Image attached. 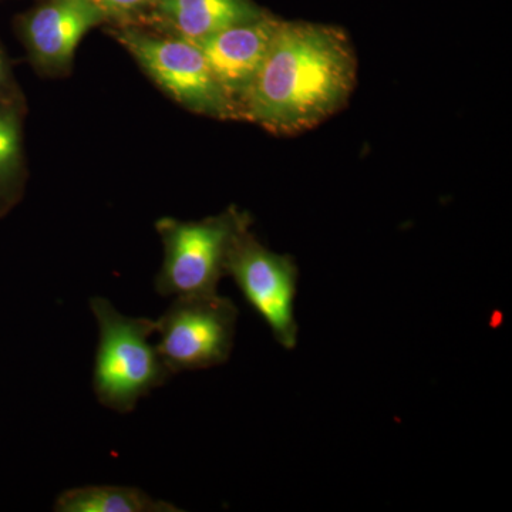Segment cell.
Masks as SVG:
<instances>
[{
    "label": "cell",
    "instance_id": "1",
    "mask_svg": "<svg viewBox=\"0 0 512 512\" xmlns=\"http://www.w3.org/2000/svg\"><path fill=\"white\" fill-rule=\"evenodd\" d=\"M355 82V53L342 30L281 22L238 114L276 133H298L343 106Z\"/></svg>",
    "mask_w": 512,
    "mask_h": 512
},
{
    "label": "cell",
    "instance_id": "2",
    "mask_svg": "<svg viewBox=\"0 0 512 512\" xmlns=\"http://www.w3.org/2000/svg\"><path fill=\"white\" fill-rule=\"evenodd\" d=\"M90 309L99 325L93 367L96 399L113 412H134L143 397L173 376L150 342L156 320L123 315L100 296L90 299Z\"/></svg>",
    "mask_w": 512,
    "mask_h": 512
},
{
    "label": "cell",
    "instance_id": "3",
    "mask_svg": "<svg viewBox=\"0 0 512 512\" xmlns=\"http://www.w3.org/2000/svg\"><path fill=\"white\" fill-rule=\"evenodd\" d=\"M249 224L248 215L235 208L201 221H157L164 247L163 265L154 284L158 295L177 298L217 293L221 279L227 276L229 251Z\"/></svg>",
    "mask_w": 512,
    "mask_h": 512
},
{
    "label": "cell",
    "instance_id": "4",
    "mask_svg": "<svg viewBox=\"0 0 512 512\" xmlns=\"http://www.w3.org/2000/svg\"><path fill=\"white\" fill-rule=\"evenodd\" d=\"M238 308L227 296H177L156 320V348L171 375L224 365L234 349Z\"/></svg>",
    "mask_w": 512,
    "mask_h": 512
},
{
    "label": "cell",
    "instance_id": "5",
    "mask_svg": "<svg viewBox=\"0 0 512 512\" xmlns=\"http://www.w3.org/2000/svg\"><path fill=\"white\" fill-rule=\"evenodd\" d=\"M116 37L144 72L181 106L218 119L239 117L237 104L215 79L197 43L134 29L121 30Z\"/></svg>",
    "mask_w": 512,
    "mask_h": 512
},
{
    "label": "cell",
    "instance_id": "6",
    "mask_svg": "<svg viewBox=\"0 0 512 512\" xmlns=\"http://www.w3.org/2000/svg\"><path fill=\"white\" fill-rule=\"evenodd\" d=\"M227 276H232L245 301L268 325L276 342L288 350L295 348L299 272L292 256L265 248L247 228L229 251Z\"/></svg>",
    "mask_w": 512,
    "mask_h": 512
},
{
    "label": "cell",
    "instance_id": "7",
    "mask_svg": "<svg viewBox=\"0 0 512 512\" xmlns=\"http://www.w3.org/2000/svg\"><path fill=\"white\" fill-rule=\"evenodd\" d=\"M106 19L96 0H50L25 16L20 30L36 66L62 73L72 66L83 37Z\"/></svg>",
    "mask_w": 512,
    "mask_h": 512
},
{
    "label": "cell",
    "instance_id": "8",
    "mask_svg": "<svg viewBox=\"0 0 512 512\" xmlns=\"http://www.w3.org/2000/svg\"><path fill=\"white\" fill-rule=\"evenodd\" d=\"M279 25L281 20L264 13L259 18L229 26L197 43L215 79L237 107L238 100L261 69Z\"/></svg>",
    "mask_w": 512,
    "mask_h": 512
},
{
    "label": "cell",
    "instance_id": "9",
    "mask_svg": "<svg viewBox=\"0 0 512 512\" xmlns=\"http://www.w3.org/2000/svg\"><path fill=\"white\" fill-rule=\"evenodd\" d=\"M156 6L171 36L194 43L264 15L251 0H157Z\"/></svg>",
    "mask_w": 512,
    "mask_h": 512
},
{
    "label": "cell",
    "instance_id": "10",
    "mask_svg": "<svg viewBox=\"0 0 512 512\" xmlns=\"http://www.w3.org/2000/svg\"><path fill=\"white\" fill-rule=\"evenodd\" d=\"M57 512H174L175 505L156 500L146 491L121 485L70 488L56 498Z\"/></svg>",
    "mask_w": 512,
    "mask_h": 512
},
{
    "label": "cell",
    "instance_id": "11",
    "mask_svg": "<svg viewBox=\"0 0 512 512\" xmlns=\"http://www.w3.org/2000/svg\"><path fill=\"white\" fill-rule=\"evenodd\" d=\"M22 178V126L18 110L0 103V214L15 204Z\"/></svg>",
    "mask_w": 512,
    "mask_h": 512
},
{
    "label": "cell",
    "instance_id": "12",
    "mask_svg": "<svg viewBox=\"0 0 512 512\" xmlns=\"http://www.w3.org/2000/svg\"><path fill=\"white\" fill-rule=\"evenodd\" d=\"M106 15L128 16L148 8L157 0H96Z\"/></svg>",
    "mask_w": 512,
    "mask_h": 512
},
{
    "label": "cell",
    "instance_id": "13",
    "mask_svg": "<svg viewBox=\"0 0 512 512\" xmlns=\"http://www.w3.org/2000/svg\"><path fill=\"white\" fill-rule=\"evenodd\" d=\"M9 83V66L6 62V57L3 55L2 49H0V92H3Z\"/></svg>",
    "mask_w": 512,
    "mask_h": 512
}]
</instances>
